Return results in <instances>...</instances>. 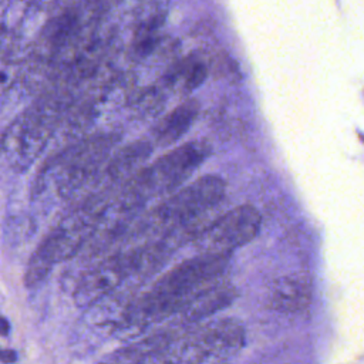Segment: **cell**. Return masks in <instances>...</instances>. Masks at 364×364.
<instances>
[{"label": "cell", "mask_w": 364, "mask_h": 364, "mask_svg": "<svg viewBox=\"0 0 364 364\" xmlns=\"http://www.w3.org/2000/svg\"><path fill=\"white\" fill-rule=\"evenodd\" d=\"M228 253H209L188 259L162 274L136 303V314L162 318L181 311L199 291L213 284L228 266Z\"/></svg>", "instance_id": "cell-1"}, {"label": "cell", "mask_w": 364, "mask_h": 364, "mask_svg": "<svg viewBox=\"0 0 364 364\" xmlns=\"http://www.w3.org/2000/svg\"><path fill=\"white\" fill-rule=\"evenodd\" d=\"M209 149L205 141H191L162 155L129 181L124 189L125 202L135 205L156 195L172 192L205 161Z\"/></svg>", "instance_id": "cell-2"}, {"label": "cell", "mask_w": 364, "mask_h": 364, "mask_svg": "<svg viewBox=\"0 0 364 364\" xmlns=\"http://www.w3.org/2000/svg\"><path fill=\"white\" fill-rule=\"evenodd\" d=\"M225 189L226 185L219 176L206 175L198 178L178 192L171 193L152 212V216L156 223L164 226L186 223L216 206L222 200Z\"/></svg>", "instance_id": "cell-3"}, {"label": "cell", "mask_w": 364, "mask_h": 364, "mask_svg": "<svg viewBox=\"0 0 364 364\" xmlns=\"http://www.w3.org/2000/svg\"><path fill=\"white\" fill-rule=\"evenodd\" d=\"M262 223L260 213L250 205L236 206L208 228L196 239L200 252L228 253L249 243L259 233Z\"/></svg>", "instance_id": "cell-4"}, {"label": "cell", "mask_w": 364, "mask_h": 364, "mask_svg": "<svg viewBox=\"0 0 364 364\" xmlns=\"http://www.w3.org/2000/svg\"><path fill=\"white\" fill-rule=\"evenodd\" d=\"M243 341L245 333L240 323L232 318H219L195 330L183 341L179 360H225L239 351Z\"/></svg>", "instance_id": "cell-5"}, {"label": "cell", "mask_w": 364, "mask_h": 364, "mask_svg": "<svg viewBox=\"0 0 364 364\" xmlns=\"http://www.w3.org/2000/svg\"><path fill=\"white\" fill-rule=\"evenodd\" d=\"M44 138V119L30 111L17 118L0 141V156L14 169H24L36 158Z\"/></svg>", "instance_id": "cell-6"}, {"label": "cell", "mask_w": 364, "mask_h": 364, "mask_svg": "<svg viewBox=\"0 0 364 364\" xmlns=\"http://www.w3.org/2000/svg\"><path fill=\"white\" fill-rule=\"evenodd\" d=\"M267 300L282 313L303 311L311 301V282L306 274H284L272 283Z\"/></svg>", "instance_id": "cell-7"}, {"label": "cell", "mask_w": 364, "mask_h": 364, "mask_svg": "<svg viewBox=\"0 0 364 364\" xmlns=\"http://www.w3.org/2000/svg\"><path fill=\"white\" fill-rule=\"evenodd\" d=\"M235 289L229 286L210 284L193 296V299L182 307L181 313L185 321H198L225 309L235 300Z\"/></svg>", "instance_id": "cell-8"}, {"label": "cell", "mask_w": 364, "mask_h": 364, "mask_svg": "<svg viewBox=\"0 0 364 364\" xmlns=\"http://www.w3.org/2000/svg\"><path fill=\"white\" fill-rule=\"evenodd\" d=\"M196 115L198 102L195 100L178 105L162 119H159L158 125L154 129L155 141L162 146H168L176 142L191 128Z\"/></svg>", "instance_id": "cell-9"}, {"label": "cell", "mask_w": 364, "mask_h": 364, "mask_svg": "<svg viewBox=\"0 0 364 364\" xmlns=\"http://www.w3.org/2000/svg\"><path fill=\"white\" fill-rule=\"evenodd\" d=\"M149 151H151L149 145L144 142L129 145L125 149L118 152V155L111 161L108 171L112 173L114 178L124 176L127 172L135 168L141 161H144V158L149 155Z\"/></svg>", "instance_id": "cell-10"}, {"label": "cell", "mask_w": 364, "mask_h": 364, "mask_svg": "<svg viewBox=\"0 0 364 364\" xmlns=\"http://www.w3.org/2000/svg\"><path fill=\"white\" fill-rule=\"evenodd\" d=\"M206 77V68L202 64H195L186 75V87L188 88H196L202 84V81Z\"/></svg>", "instance_id": "cell-11"}, {"label": "cell", "mask_w": 364, "mask_h": 364, "mask_svg": "<svg viewBox=\"0 0 364 364\" xmlns=\"http://www.w3.org/2000/svg\"><path fill=\"white\" fill-rule=\"evenodd\" d=\"M16 360H17L16 351L0 348V361H3V363H13Z\"/></svg>", "instance_id": "cell-12"}, {"label": "cell", "mask_w": 364, "mask_h": 364, "mask_svg": "<svg viewBox=\"0 0 364 364\" xmlns=\"http://www.w3.org/2000/svg\"><path fill=\"white\" fill-rule=\"evenodd\" d=\"M10 333V323L6 317L0 316V336L6 337Z\"/></svg>", "instance_id": "cell-13"}]
</instances>
